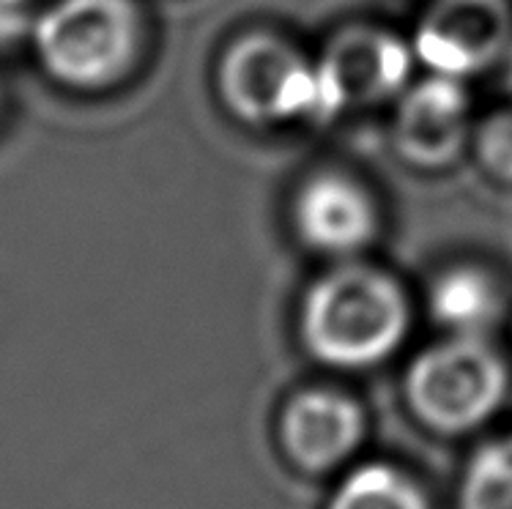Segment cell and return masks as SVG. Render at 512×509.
<instances>
[{"mask_svg": "<svg viewBox=\"0 0 512 509\" xmlns=\"http://www.w3.org/2000/svg\"><path fill=\"white\" fill-rule=\"evenodd\" d=\"M11 104H14V94H11V83L3 66H0V132L9 126L11 121Z\"/></svg>", "mask_w": 512, "mask_h": 509, "instance_id": "obj_14", "label": "cell"}, {"mask_svg": "<svg viewBox=\"0 0 512 509\" xmlns=\"http://www.w3.org/2000/svg\"><path fill=\"white\" fill-rule=\"evenodd\" d=\"M510 39L507 0H436L417 31V52L444 77L480 72Z\"/></svg>", "mask_w": 512, "mask_h": 509, "instance_id": "obj_5", "label": "cell"}, {"mask_svg": "<svg viewBox=\"0 0 512 509\" xmlns=\"http://www.w3.org/2000/svg\"><path fill=\"white\" fill-rule=\"evenodd\" d=\"M510 80H512V66H510Z\"/></svg>", "mask_w": 512, "mask_h": 509, "instance_id": "obj_16", "label": "cell"}, {"mask_svg": "<svg viewBox=\"0 0 512 509\" xmlns=\"http://www.w3.org/2000/svg\"><path fill=\"white\" fill-rule=\"evenodd\" d=\"M220 88L233 113L250 124H274L291 118H335L321 66L269 33L244 36L222 58Z\"/></svg>", "mask_w": 512, "mask_h": 509, "instance_id": "obj_3", "label": "cell"}, {"mask_svg": "<svg viewBox=\"0 0 512 509\" xmlns=\"http://www.w3.org/2000/svg\"><path fill=\"white\" fill-rule=\"evenodd\" d=\"M146 47L137 0H42L33 9L25 52L58 94L99 99L135 74Z\"/></svg>", "mask_w": 512, "mask_h": 509, "instance_id": "obj_1", "label": "cell"}, {"mask_svg": "<svg viewBox=\"0 0 512 509\" xmlns=\"http://www.w3.org/2000/svg\"><path fill=\"white\" fill-rule=\"evenodd\" d=\"M337 110L373 104L398 94L411 69V52L398 36L373 28H351L329 44L318 63Z\"/></svg>", "mask_w": 512, "mask_h": 509, "instance_id": "obj_6", "label": "cell"}, {"mask_svg": "<svg viewBox=\"0 0 512 509\" xmlns=\"http://www.w3.org/2000/svg\"><path fill=\"white\" fill-rule=\"evenodd\" d=\"M406 296L395 280L367 266H343L318 280L302 307V337L321 362L365 367L403 340Z\"/></svg>", "mask_w": 512, "mask_h": 509, "instance_id": "obj_2", "label": "cell"}, {"mask_svg": "<svg viewBox=\"0 0 512 509\" xmlns=\"http://www.w3.org/2000/svg\"><path fill=\"white\" fill-rule=\"evenodd\" d=\"M480 156L493 176L512 181V113L491 115L482 124Z\"/></svg>", "mask_w": 512, "mask_h": 509, "instance_id": "obj_13", "label": "cell"}, {"mask_svg": "<svg viewBox=\"0 0 512 509\" xmlns=\"http://www.w3.org/2000/svg\"><path fill=\"white\" fill-rule=\"evenodd\" d=\"M365 436V416L354 400L337 392H304L283 414L288 455L307 471H326L343 463Z\"/></svg>", "mask_w": 512, "mask_h": 509, "instance_id": "obj_9", "label": "cell"}, {"mask_svg": "<svg viewBox=\"0 0 512 509\" xmlns=\"http://www.w3.org/2000/svg\"><path fill=\"white\" fill-rule=\"evenodd\" d=\"M430 310L441 326L458 337H482L499 321L502 299L496 282L480 269H450L433 282Z\"/></svg>", "mask_w": 512, "mask_h": 509, "instance_id": "obj_10", "label": "cell"}, {"mask_svg": "<svg viewBox=\"0 0 512 509\" xmlns=\"http://www.w3.org/2000/svg\"><path fill=\"white\" fill-rule=\"evenodd\" d=\"M507 373L482 337H458L417 356L406 378L408 403L433 430L463 433L499 408Z\"/></svg>", "mask_w": 512, "mask_h": 509, "instance_id": "obj_4", "label": "cell"}, {"mask_svg": "<svg viewBox=\"0 0 512 509\" xmlns=\"http://www.w3.org/2000/svg\"><path fill=\"white\" fill-rule=\"evenodd\" d=\"M329 509H428V501L403 471L370 463L345 477Z\"/></svg>", "mask_w": 512, "mask_h": 509, "instance_id": "obj_11", "label": "cell"}, {"mask_svg": "<svg viewBox=\"0 0 512 509\" xmlns=\"http://www.w3.org/2000/svg\"><path fill=\"white\" fill-rule=\"evenodd\" d=\"M293 222L310 247L332 255L356 252L376 233V211L365 189L337 173L313 176L299 189Z\"/></svg>", "mask_w": 512, "mask_h": 509, "instance_id": "obj_8", "label": "cell"}, {"mask_svg": "<svg viewBox=\"0 0 512 509\" xmlns=\"http://www.w3.org/2000/svg\"><path fill=\"white\" fill-rule=\"evenodd\" d=\"M0 3H6V6H14V9H22V11H33L42 0H0Z\"/></svg>", "mask_w": 512, "mask_h": 509, "instance_id": "obj_15", "label": "cell"}, {"mask_svg": "<svg viewBox=\"0 0 512 509\" xmlns=\"http://www.w3.org/2000/svg\"><path fill=\"white\" fill-rule=\"evenodd\" d=\"M469 99L455 77L436 74L414 85L398 107L395 140L408 162L447 165L466 140Z\"/></svg>", "mask_w": 512, "mask_h": 509, "instance_id": "obj_7", "label": "cell"}, {"mask_svg": "<svg viewBox=\"0 0 512 509\" xmlns=\"http://www.w3.org/2000/svg\"><path fill=\"white\" fill-rule=\"evenodd\" d=\"M460 509H512V438L474 455L460 488Z\"/></svg>", "mask_w": 512, "mask_h": 509, "instance_id": "obj_12", "label": "cell"}]
</instances>
